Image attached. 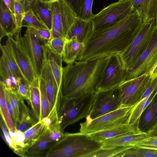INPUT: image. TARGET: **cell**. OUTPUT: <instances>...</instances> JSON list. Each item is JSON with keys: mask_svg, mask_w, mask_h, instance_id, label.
Listing matches in <instances>:
<instances>
[{"mask_svg": "<svg viewBox=\"0 0 157 157\" xmlns=\"http://www.w3.org/2000/svg\"><path fill=\"white\" fill-rule=\"evenodd\" d=\"M30 85L29 103L33 113L38 121L41 120L39 80Z\"/></svg>", "mask_w": 157, "mask_h": 157, "instance_id": "obj_29", "label": "cell"}, {"mask_svg": "<svg viewBox=\"0 0 157 157\" xmlns=\"http://www.w3.org/2000/svg\"><path fill=\"white\" fill-rule=\"evenodd\" d=\"M35 0H14V16L18 29H21L25 13L32 9Z\"/></svg>", "mask_w": 157, "mask_h": 157, "instance_id": "obj_32", "label": "cell"}, {"mask_svg": "<svg viewBox=\"0 0 157 157\" xmlns=\"http://www.w3.org/2000/svg\"><path fill=\"white\" fill-rule=\"evenodd\" d=\"M9 10L14 14V0H2Z\"/></svg>", "mask_w": 157, "mask_h": 157, "instance_id": "obj_51", "label": "cell"}, {"mask_svg": "<svg viewBox=\"0 0 157 157\" xmlns=\"http://www.w3.org/2000/svg\"><path fill=\"white\" fill-rule=\"evenodd\" d=\"M30 85L28 82H22L18 85L17 92L24 99L29 103Z\"/></svg>", "mask_w": 157, "mask_h": 157, "instance_id": "obj_47", "label": "cell"}, {"mask_svg": "<svg viewBox=\"0 0 157 157\" xmlns=\"http://www.w3.org/2000/svg\"><path fill=\"white\" fill-rule=\"evenodd\" d=\"M0 127L2 132L3 137L4 140L8 146L13 151L16 149L14 146L11 137L9 134L7 128L2 118L0 117Z\"/></svg>", "mask_w": 157, "mask_h": 157, "instance_id": "obj_46", "label": "cell"}, {"mask_svg": "<svg viewBox=\"0 0 157 157\" xmlns=\"http://www.w3.org/2000/svg\"><path fill=\"white\" fill-rule=\"evenodd\" d=\"M118 88L96 92L94 101L86 120L93 119L121 108Z\"/></svg>", "mask_w": 157, "mask_h": 157, "instance_id": "obj_12", "label": "cell"}, {"mask_svg": "<svg viewBox=\"0 0 157 157\" xmlns=\"http://www.w3.org/2000/svg\"><path fill=\"white\" fill-rule=\"evenodd\" d=\"M48 129L42 120L39 121L34 125L24 132L25 136L24 149L26 150L48 132Z\"/></svg>", "mask_w": 157, "mask_h": 157, "instance_id": "obj_22", "label": "cell"}, {"mask_svg": "<svg viewBox=\"0 0 157 157\" xmlns=\"http://www.w3.org/2000/svg\"><path fill=\"white\" fill-rule=\"evenodd\" d=\"M21 40L25 49L33 63L39 78L43 66L44 53L42 45L35 34L32 27H27Z\"/></svg>", "mask_w": 157, "mask_h": 157, "instance_id": "obj_14", "label": "cell"}, {"mask_svg": "<svg viewBox=\"0 0 157 157\" xmlns=\"http://www.w3.org/2000/svg\"><path fill=\"white\" fill-rule=\"evenodd\" d=\"M22 26L48 29L38 18L32 9L25 13L22 21Z\"/></svg>", "mask_w": 157, "mask_h": 157, "instance_id": "obj_37", "label": "cell"}, {"mask_svg": "<svg viewBox=\"0 0 157 157\" xmlns=\"http://www.w3.org/2000/svg\"><path fill=\"white\" fill-rule=\"evenodd\" d=\"M51 4V0H35L32 8L38 18L50 31L52 26Z\"/></svg>", "mask_w": 157, "mask_h": 157, "instance_id": "obj_23", "label": "cell"}, {"mask_svg": "<svg viewBox=\"0 0 157 157\" xmlns=\"http://www.w3.org/2000/svg\"><path fill=\"white\" fill-rule=\"evenodd\" d=\"M0 40L5 36H13L19 29L14 15L2 0L0 7Z\"/></svg>", "mask_w": 157, "mask_h": 157, "instance_id": "obj_19", "label": "cell"}, {"mask_svg": "<svg viewBox=\"0 0 157 157\" xmlns=\"http://www.w3.org/2000/svg\"><path fill=\"white\" fill-rule=\"evenodd\" d=\"M157 88V76L151 79L150 85L145 90L140 101L143 99L149 96L153 91Z\"/></svg>", "mask_w": 157, "mask_h": 157, "instance_id": "obj_48", "label": "cell"}, {"mask_svg": "<svg viewBox=\"0 0 157 157\" xmlns=\"http://www.w3.org/2000/svg\"><path fill=\"white\" fill-rule=\"evenodd\" d=\"M43 51L44 59L43 68L41 75L43 76L45 80L46 91L51 110L55 104L57 93V86L43 49Z\"/></svg>", "mask_w": 157, "mask_h": 157, "instance_id": "obj_21", "label": "cell"}, {"mask_svg": "<svg viewBox=\"0 0 157 157\" xmlns=\"http://www.w3.org/2000/svg\"></svg>", "mask_w": 157, "mask_h": 157, "instance_id": "obj_57", "label": "cell"}, {"mask_svg": "<svg viewBox=\"0 0 157 157\" xmlns=\"http://www.w3.org/2000/svg\"><path fill=\"white\" fill-rule=\"evenodd\" d=\"M0 112L8 129V132L15 131L17 129L12 117L8 110L5 94V86L3 82L0 81Z\"/></svg>", "mask_w": 157, "mask_h": 157, "instance_id": "obj_30", "label": "cell"}, {"mask_svg": "<svg viewBox=\"0 0 157 157\" xmlns=\"http://www.w3.org/2000/svg\"><path fill=\"white\" fill-rule=\"evenodd\" d=\"M5 89L7 93L13 109L14 119V123L17 129L19 118V99L20 96L17 91Z\"/></svg>", "mask_w": 157, "mask_h": 157, "instance_id": "obj_38", "label": "cell"}, {"mask_svg": "<svg viewBox=\"0 0 157 157\" xmlns=\"http://www.w3.org/2000/svg\"><path fill=\"white\" fill-rule=\"evenodd\" d=\"M132 147L133 146H121L108 148L101 147L87 155L86 157H116L119 153Z\"/></svg>", "mask_w": 157, "mask_h": 157, "instance_id": "obj_36", "label": "cell"}, {"mask_svg": "<svg viewBox=\"0 0 157 157\" xmlns=\"http://www.w3.org/2000/svg\"><path fill=\"white\" fill-rule=\"evenodd\" d=\"M148 137H157V126L153 129L152 131L146 134Z\"/></svg>", "mask_w": 157, "mask_h": 157, "instance_id": "obj_53", "label": "cell"}, {"mask_svg": "<svg viewBox=\"0 0 157 157\" xmlns=\"http://www.w3.org/2000/svg\"><path fill=\"white\" fill-rule=\"evenodd\" d=\"M156 26L155 18L143 21L137 35L129 45L120 54L124 66L128 71L147 48Z\"/></svg>", "mask_w": 157, "mask_h": 157, "instance_id": "obj_5", "label": "cell"}, {"mask_svg": "<svg viewBox=\"0 0 157 157\" xmlns=\"http://www.w3.org/2000/svg\"><path fill=\"white\" fill-rule=\"evenodd\" d=\"M93 30V23L90 20L86 21L77 17L70 28L66 39L76 40L84 44Z\"/></svg>", "mask_w": 157, "mask_h": 157, "instance_id": "obj_17", "label": "cell"}, {"mask_svg": "<svg viewBox=\"0 0 157 157\" xmlns=\"http://www.w3.org/2000/svg\"><path fill=\"white\" fill-rule=\"evenodd\" d=\"M32 28L36 36L43 44H47L52 38L51 33L50 30L48 29Z\"/></svg>", "mask_w": 157, "mask_h": 157, "instance_id": "obj_44", "label": "cell"}, {"mask_svg": "<svg viewBox=\"0 0 157 157\" xmlns=\"http://www.w3.org/2000/svg\"><path fill=\"white\" fill-rule=\"evenodd\" d=\"M147 138L146 133L141 132L124 135L101 142V147L103 148H108L121 146H134L136 144Z\"/></svg>", "mask_w": 157, "mask_h": 157, "instance_id": "obj_20", "label": "cell"}, {"mask_svg": "<svg viewBox=\"0 0 157 157\" xmlns=\"http://www.w3.org/2000/svg\"><path fill=\"white\" fill-rule=\"evenodd\" d=\"M94 0H82L80 10L78 17L85 20H90L94 14L92 12Z\"/></svg>", "mask_w": 157, "mask_h": 157, "instance_id": "obj_40", "label": "cell"}, {"mask_svg": "<svg viewBox=\"0 0 157 157\" xmlns=\"http://www.w3.org/2000/svg\"><path fill=\"white\" fill-rule=\"evenodd\" d=\"M0 48L2 52L0 58L3 60L8 68L18 78H21L27 82L20 70L8 46L6 44L5 45L1 44Z\"/></svg>", "mask_w": 157, "mask_h": 157, "instance_id": "obj_31", "label": "cell"}, {"mask_svg": "<svg viewBox=\"0 0 157 157\" xmlns=\"http://www.w3.org/2000/svg\"><path fill=\"white\" fill-rule=\"evenodd\" d=\"M135 10L132 0L118 1L104 7L90 19L93 24V31L113 25Z\"/></svg>", "mask_w": 157, "mask_h": 157, "instance_id": "obj_7", "label": "cell"}, {"mask_svg": "<svg viewBox=\"0 0 157 157\" xmlns=\"http://www.w3.org/2000/svg\"><path fill=\"white\" fill-rule=\"evenodd\" d=\"M134 146L157 150V137H148L136 144Z\"/></svg>", "mask_w": 157, "mask_h": 157, "instance_id": "obj_45", "label": "cell"}, {"mask_svg": "<svg viewBox=\"0 0 157 157\" xmlns=\"http://www.w3.org/2000/svg\"><path fill=\"white\" fill-rule=\"evenodd\" d=\"M13 143L16 149H24L25 136L24 132L17 129L15 131L9 132Z\"/></svg>", "mask_w": 157, "mask_h": 157, "instance_id": "obj_41", "label": "cell"}, {"mask_svg": "<svg viewBox=\"0 0 157 157\" xmlns=\"http://www.w3.org/2000/svg\"><path fill=\"white\" fill-rule=\"evenodd\" d=\"M78 16L80 10L82 0H64Z\"/></svg>", "mask_w": 157, "mask_h": 157, "instance_id": "obj_49", "label": "cell"}, {"mask_svg": "<svg viewBox=\"0 0 157 157\" xmlns=\"http://www.w3.org/2000/svg\"><path fill=\"white\" fill-rule=\"evenodd\" d=\"M21 32V30H17L14 35V39L13 36H8L6 44L10 50L25 79L29 84H31L38 81L39 78L23 44Z\"/></svg>", "mask_w": 157, "mask_h": 157, "instance_id": "obj_10", "label": "cell"}, {"mask_svg": "<svg viewBox=\"0 0 157 157\" xmlns=\"http://www.w3.org/2000/svg\"><path fill=\"white\" fill-rule=\"evenodd\" d=\"M143 21V16L135 10L113 25L93 31L84 43L76 61L102 58L120 54L134 40Z\"/></svg>", "mask_w": 157, "mask_h": 157, "instance_id": "obj_1", "label": "cell"}, {"mask_svg": "<svg viewBox=\"0 0 157 157\" xmlns=\"http://www.w3.org/2000/svg\"><path fill=\"white\" fill-rule=\"evenodd\" d=\"M51 2L52 38H66L77 16L64 0H51Z\"/></svg>", "mask_w": 157, "mask_h": 157, "instance_id": "obj_9", "label": "cell"}, {"mask_svg": "<svg viewBox=\"0 0 157 157\" xmlns=\"http://www.w3.org/2000/svg\"><path fill=\"white\" fill-rule=\"evenodd\" d=\"M84 46V44L76 40L66 39L62 56V61L67 64L76 61Z\"/></svg>", "mask_w": 157, "mask_h": 157, "instance_id": "obj_25", "label": "cell"}, {"mask_svg": "<svg viewBox=\"0 0 157 157\" xmlns=\"http://www.w3.org/2000/svg\"><path fill=\"white\" fill-rule=\"evenodd\" d=\"M155 21H156V26H157V13L156 17V18L155 19Z\"/></svg>", "mask_w": 157, "mask_h": 157, "instance_id": "obj_54", "label": "cell"}, {"mask_svg": "<svg viewBox=\"0 0 157 157\" xmlns=\"http://www.w3.org/2000/svg\"><path fill=\"white\" fill-rule=\"evenodd\" d=\"M39 80L40 91L41 118L42 120L48 115L51 110L46 91L44 78L41 75L39 77Z\"/></svg>", "mask_w": 157, "mask_h": 157, "instance_id": "obj_35", "label": "cell"}, {"mask_svg": "<svg viewBox=\"0 0 157 157\" xmlns=\"http://www.w3.org/2000/svg\"><path fill=\"white\" fill-rule=\"evenodd\" d=\"M66 40L65 38H52L46 45L52 52L62 56Z\"/></svg>", "mask_w": 157, "mask_h": 157, "instance_id": "obj_39", "label": "cell"}, {"mask_svg": "<svg viewBox=\"0 0 157 157\" xmlns=\"http://www.w3.org/2000/svg\"><path fill=\"white\" fill-rule=\"evenodd\" d=\"M53 143V142L49 138L48 132L43 137L26 150V157L39 156L40 154H42Z\"/></svg>", "mask_w": 157, "mask_h": 157, "instance_id": "obj_34", "label": "cell"}, {"mask_svg": "<svg viewBox=\"0 0 157 157\" xmlns=\"http://www.w3.org/2000/svg\"><path fill=\"white\" fill-rule=\"evenodd\" d=\"M157 61V26L147 48L128 71L127 79L149 73Z\"/></svg>", "mask_w": 157, "mask_h": 157, "instance_id": "obj_13", "label": "cell"}, {"mask_svg": "<svg viewBox=\"0 0 157 157\" xmlns=\"http://www.w3.org/2000/svg\"><path fill=\"white\" fill-rule=\"evenodd\" d=\"M42 120L48 129L56 124L59 123L58 110L55 105L48 115Z\"/></svg>", "mask_w": 157, "mask_h": 157, "instance_id": "obj_42", "label": "cell"}, {"mask_svg": "<svg viewBox=\"0 0 157 157\" xmlns=\"http://www.w3.org/2000/svg\"><path fill=\"white\" fill-rule=\"evenodd\" d=\"M101 147V143L88 134L65 133L62 138L50 147L45 156L86 157Z\"/></svg>", "mask_w": 157, "mask_h": 157, "instance_id": "obj_3", "label": "cell"}, {"mask_svg": "<svg viewBox=\"0 0 157 157\" xmlns=\"http://www.w3.org/2000/svg\"><path fill=\"white\" fill-rule=\"evenodd\" d=\"M151 80L148 73L124 81L118 88L121 108L134 106L140 101Z\"/></svg>", "mask_w": 157, "mask_h": 157, "instance_id": "obj_11", "label": "cell"}, {"mask_svg": "<svg viewBox=\"0 0 157 157\" xmlns=\"http://www.w3.org/2000/svg\"><path fill=\"white\" fill-rule=\"evenodd\" d=\"M140 132L137 125L125 124L113 128L88 134L94 140L101 143L117 137Z\"/></svg>", "mask_w": 157, "mask_h": 157, "instance_id": "obj_18", "label": "cell"}, {"mask_svg": "<svg viewBox=\"0 0 157 157\" xmlns=\"http://www.w3.org/2000/svg\"><path fill=\"white\" fill-rule=\"evenodd\" d=\"M132 108H121L94 119L86 120L85 122L80 124V132L89 134L127 124Z\"/></svg>", "mask_w": 157, "mask_h": 157, "instance_id": "obj_8", "label": "cell"}, {"mask_svg": "<svg viewBox=\"0 0 157 157\" xmlns=\"http://www.w3.org/2000/svg\"><path fill=\"white\" fill-rule=\"evenodd\" d=\"M108 58L77 61L63 67L61 85L63 98H76L96 92Z\"/></svg>", "mask_w": 157, "mask_h": 157, "instance_id": "obj_2", "label": "cell"}, {"mask_svg": "<svg viewBox=\"0 0 157 157\" xmlns=\"http://www.w3.org/2000/svg\"><path fill=\"white\" fill-rule=\"evenodd\" d=\"M157 93V88L151 95L139 101L131 109L127 124L131 125L138 126L140 116L144 110L150 103L152 99Z\"/></svg>", "mask_w": 157, "mask_h": 157, "instance_id": "obj_28", "label": "cell"}, {"mask_svg": "<svg viewBox=\"0 0 157 157\" xmlns=\"http://www.w3.org/2000/svg\"><path fill=\"white\" fill-rule=\"evenodd\" d=\"M42 48L48 61L52 75L57 86V93L55 105L59 110L61 105L63 98L61 92L62 76V56L52 52L46 44H42Z\"/></svg>", "mask_w": 157, "mask_h": 157, "instance_id": "obj_15", "label": "cell"}, {"mask_svg": "<svg viewBox=\"0 0 157 157\" xmlns=\"http://www.w3.org/2000/svg\"><path fill=\"white\" fill-rule=\"evenodd\" d=\"M96 92L76 98H63L58 112L59 122L63 131L69 125L86 118L91 109Z\"/></svg>", "mask_w": 157, "mask_h": 157, "instance_id": "obj_4", "label": "cell"}, {"mask_svg": "<svg viewBox=\"0 0 157 157\" xmlns=\"http://www.w3.org/2000/svg\"><path fill=\"white\" fill-rule=\"evenodd\" d=\"M48 134L50 139L55 143L62 138L64 136V133L59 123H58L48 129Z\"/></svg>", "mask_w": 157, "mask_h": 157, "instance_id": "obj_43", "label": "cell"}, {"mask_svg": "<svg viewBox=\"0 0 157 157\" xmlns=\"http://www.w3.org/2000/svg\"><path fill=\"white\" fill-rule=\"evenodd\" d=\"M5 96H6L7 107L8 110H9V111L10 112V113L12 117L13 122H14V114H13V109H12V106L11 105V104L10 103V101L8 95V94L7 93L6 90L5 89Z\"/></svg>", "mask_w": 157, "mask_h": 157, "instance_id": "obj_50", "label": "cell"}, {"mask_svg": "<svg viewBox=\"0 0 157 157\" xmlns=\"http://www.w3.org/2000/svg\"><path fill=\"white\" fill-rule=\"evenodd\" d=\"M128 73L124 66L120 53L108 56L96 88V92L118 88L127 79Z\"/></svg>", "mask_w": 157, "mask_h": 157, "instance_id": "obj_6", "label": "cell"}, {"mask_svg": "<svg viewBox=\"0 0 157 157\" xmlns=\"http://www.w3.org/2000/svg\"><path fill=\"white\" fill-rule=\"evenodd\" d=\"M0 81L3 83L5 88L8 90L17 91L19 83L22 82H27L21 78H18L1 58H0Z\"/></svg>", "mask_w": 157, "mask_h": 157, "instance_id": "obj_26", "label": "cell"}, {"mask_svg": "<svg viewBox=\"0 0 157 157\" xmlns=\"http://www.w3.org/2000/svg\"><path fill=\"white\" fill-rule=\"evenodd\" d=\"M157 126V93L142 113L138 123L140 132L147 133Z\"/></svg>", "mask_w": 157, "mask_h": 157, "instance_id": "obj_16", "label": "cell"}, {"mask_svg": "<svg viewBox=\"0 0 157 157\" xmlns=\"http://www.w3.org/2000/svg\"><path fill=\"white\" fill-rule=\"evenodd\" d=\"M43 0L46 1H48V0Z\"/></svg>", "mask_w": 157, "mask_h": 157, "instance_id": "obj_56", "label": "cell"}, {"mask_svg": "<svg viewBox=\"0 0 157 157\" xmlns=\"http://www.w3.org/2000/svg\"><path fill=\"white\" fill-rule=\"evenodd\" d=\"M148 74L151 79L157 76V61L151 68Z\"/></svg>", "mask_w": 157, "mask_h": 157, "instance_id": "obj_52", "label": "cell"}, {"mask_svg": "<svg viewBox=\"0 0 157 157\" xmlns=\"http://www.w3.org/2000/svg\"><path fill=\"white\" fill-rule=\"evenodd\" d=\"M24 99L20 96L19 99V118L17 128V130L23 132L36 123L32 113L25 103Z\"/></svg>", "mask_w": 157, "mask_h": 157, "instance_id": "obj_27", "label": "cell"}, {"mask_svg": "<svg viewBox=\"0 0 157 157\" xmlns=\"http://www.w3.org/2000/svg\"><path fill=\"white\" fill-rule=\"evenodd\" d=\"M133 7L143 17V21L146 22L155 18L157 13V0H132Z\"/></svg>", "mask_w": 157, "mask_h": 157, "instance_id": "obj_24", "label": "cell"}, {"mask_svg": "<svg viewBox=\"0 0 157 157\" xmlns=\"http://www.w3.org/2000/svg\"><path fill=\"white\" fill-rule=\"evenodd\" d=\"M128 0H119V1H127Z\"/></svg>", "mask_w": 157, "mask_h": 157, "instance_id": "obj_55", "label": "cell"}, {"mask_svg": "<svg viewBox=\"0 0 157 157\" xmlns=\"http://www.w3.org/2000/svg\"><path fill=\"white\" fill-rule=\"evenodd\" d=\"M116 157H157V150L133 146L119 153Z\"/></svg>", "mask_w": 157, "mask_h": 157, "instance_id": "obj_33", "label": "cell"}]
</instances>
